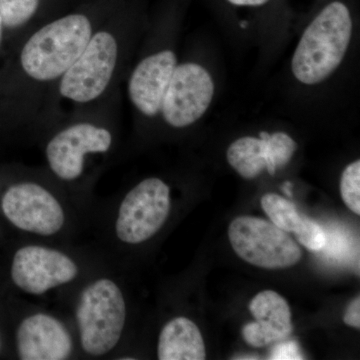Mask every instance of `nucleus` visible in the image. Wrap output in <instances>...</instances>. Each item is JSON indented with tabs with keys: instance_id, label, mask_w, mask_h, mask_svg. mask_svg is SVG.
I'll list each match as a JSON object with an SVG mask.
<instances>
[{
	"instance_id": "39448f33",
	"label": "nucleus",
	"mask_w": 360,
	"mask_h": 360,
	"mask_svg": "<svg viewBox=\"0 0 360 360\" xmlns=\"http://www.w3.org/2000/svg\"><path fill=\"white\" fill-rule=\"evenodd\" d=\"M172 210L169 186L156 177L142 180L123 198L115 234L127 245H139L162 229Z\"/></svg>"
},
{
	"instance_id": "1a4fd4ad",
	"label": "nucleus",
	"mask_w": 360,
	"mask_h": 360,
	"mask_svg": "<svg viewBox=\"0 0 360 360\" xmlns=\"http://www.w3.org/2000/svg\"><path fill=\"white\" fill-rule=\"evenodd\" d=\"M213 96L214 82L205 68L193 63L176 65L163 97V118L176 129L189 127L202 117Z\"/></svg>"
},
{
	"instance_id": "393cba45",
	"label": "nucleus",
	"mask_w": 360,
	"mask_h": 360,
	"mask_svg": "<svg viewBox=\"0 0 360 360\" xmlns=\"http://www.w3.org/2000/svg\"><path fill=\"white\" fill-rule=\"evenodd\" d=\"M2 20H1V16H0V41H1V35H2Z\"/></svg>"
},
{
	"instance_id": "7ed1b4c3",
	"label": "nucleus",
	"mask_w": 360,
	"mask_h": 360,
	"mask_svg": "<svg viewBox=\"0 0 360 360\" xmlns=\"http://www.w3.org/2000/svg\"><path fill=\"white\" fill-rule=\"evenodd\" d=\"M86 16L71 14L35 32L21 53V65L30 77L51 80L65 75L91 39Z\"/></svg>"
},
{
	"instance_id": "6ab92c4d",
	"label": "nucleus",
	"mask_w": 360,
	"mask_h": 360,
	"mask_svg": "<svg viewBox=\"0 0 360 360\" xmlns=\"http://www.w3.org/2000/svg\"><path fill=\"white\" fill-rule=\"evenodd\" d=\"M262 134L266 137L271 149L274 167L276 170L283 169L290 163L295 151L297 150V143L285 132L279 131L270 134L269 132L262 131Z\"/></svg>"
},
{
	"instance_id": "423d86ee",
	"label": "nucleus",
	"mask_w": 360,
	"mask_h": 360,
	"mask_svg": "<svg viewBox=\"0 0 360 360\" xmlns=\"http://www.w3.org/2000/svg\"><path fill=\"white\" fill-rule=\"evenodd\" d=\"M117 59V44L110 33L98 32L65 71L59 91L77 103L97 98L110 84Z\"/></svg>"
},
{
	"instance_id": "5701e85b",
	"label": "nucleus",
	"mask_w": 360,
	"mask_h": 360,
	"mask_svg": "<svg viewBox=\"0 0 360 360\" xmlns=\"http://www.w3.org/2000/svg\"><path fill=\"white\" fill-rule=\"evenodd\" d=\"M227 1L238 6H264L269 0H227Z\"/></svg>"
},
{
	"instance_id": "2eb2a0df",
	"label": "nucleus",
	"mask_w": 360,
	"mask_h": 360,
	"mask_svg": "<svg viewBox=\"0 0 360 360\" xmlns=\"http://www.w3.org/2000/svg\"><path fill=\"white\" fill-rule=\"evenodd\" d=\"M226 158L229 165L245 179H257L264 170L270 175L277 172L269 141L262 131L259 139L245 136L232 142L227 149Z\"/></svg>"
},
{
	"instance_id": "9d476101",
	"label": "nucleus",
	"mask_w": 360,
	"mask_h": 360,
	"mask_svg": "<svg viewBox=\"0 0 360 360\" xmlns=\"http://www.w3.org/2000/svg\"><path fill=\"white\" fill-rule=\"evenodd\" d=\"M112 143L108 129L90 123H78L56 134L47 144L49 167L59 179L71 181L84 172V156L106 153Z\"/></svg>"
},
{
	"instance_id": "f257e3e1",
	"label": "nucleus",
	"mask_w": 360,
	"mask_h": 360,
	"mask_svg": "<svg viewBox=\"0 0 360 360\" xmlns=\"http://www.w3.org/2000/svg\"><path fill=\"white\" fill-rule=\"evenodd\" d=\"M352 35V20L345 4L335 1L319 13L303 32L291 60L300 84H321L342 63Z\"/></svg>"
},
{
	"instance_id": "f03ea898",
	"label": "nucleus",
	"mask_w": 360,
	"mask_h": 360,
	"mask_svg": "<svg viewBox=\"0 0 360 360\" xmlns=\"http://www.w3.org/2000/svg\"><path fill=\"white\" fill-rule=\"evenodd\" d=\"M75 319L85 354L103 356L112 352L127 322V303L118 284L106 277L89 283L79 296Z\"/></svg>"
},
{
	"instance_id": "0eeeda50",
	"label": "nucleus",
	"mask_w": 360,
	"mask_h": 360,
	"mask_svg": "<svg viewBox=\"0 0 360 360\" xmlns=\"http://www.w3.org/2000/svg\"><path fill=\"white\" fill-rule=\"evenodd\" d=\"M1 210L16 229L37 236H56L65 224V212L58 198L34 182L9 187L2 198Z\"/></svg>"
},
{
	"instance_id": "f3484780",
	"label": "nucleus",
	"mask_w": 360,
	"mask_h": 360,
	"mask_svg": "<svg viewBox=\"0 0 360 360\" xmlns=\"http://www.w3.org/2000/svg\"><path fill=\"white\" fill-rule=\"evenodd\" d=\"M39 0H0V16L6 27L25 25L37 11Z\"/></svg>"
},
{
	"instance_id": "ddd939ff",
	"label": "nucleus",
	"mask_w": 360,
	"mask_h": 360,
	"mask_svg": "<svg viewBox=\"0 0 360 360\" xmlns=\"http://www.w3.org/2000/svg\"><path fill=\"white\" fill-rule=\"evenodd\" d=\"M250 311L255 321L243 326V336L251 347H267L286 340L292 333L290 304L276 291L264 290L255 295Z\"/></svg>"
},
{
	"instance_id": "f8f14e48",
	"label": "nucleus",
	"mask_w": 360,
	"mask_h": 360,
	"mask_svg": "<svg viewBox=\"0 0 360 360\" xmlns=\"http://www.w3.org/2000/svg\"><path fill=\"white\" fill-rule=\"evenodd\" d=\"M176 65L174 52L165 51L144 58L136 66L129 79V92L132 103L143 115L155 116L160 112Z\"/></svg>"
},
{
	"instance_id": "aec40b11",
	"label": "nucleus",
	"mask_w": 360,
	"mask_h": 360,
	"mask_svg": "<svg viewBox=\"0 0 360 360\" xmlns=\"http://www.w3.org/2000/svg\"><path fill=\"white\" fill-rule=\"evenodd\" d=\"M295 234L298 243L312 252L321 251L326 245V234L323 229L305 215Z\"/></svg>"
},
{
	"instance_id": "b1692460",
	"label": "nucleus",
	"mask_w": 360,
	"mask_h": 360,
	"mask_svg": "<svg viewBox=\"0 0 360 360\" xmlns=\"http://www.w3.org/2000/svg\"><path fill=\"white\" fill-rule=\"evenodd\" d=\"M291 187H292V184H291L290 182H285V184H283V191L286 195L292 196V193H291L290 191Z\"/></svg>"
},
{
	"instance_id": "4468645a",
	"label": "nucleus",
	"mask_w": 360,
	"mask_h": 360,
	"mask_svg": "<svg viewBox=\"0 0 360 360\" xmlns=\"http://www.w3.org/2000/svg\"><path fill=\"white\" fill-rule=\"evenodd\" d=\"M158 357L160 360H203L205 345L198 326L186 317H175L161 329Z\"/></svg>"
},
{
	"instance_id": "412c9836",
	"label": "nucleus",
	"mask_w": 360,
	"mask_h": 360,
	"mask_svg": "<svg viewBox=\"0 0 360 360\" xmlns=\"http://www.w3.org/2000/svg\"><path fill=\"white\" fill-rule=\"evenodd\" d=\"M300 352V348L295 343H283L272 352L270 359H302Z\"/></svg>"
},
{
	"instance_id": "a211bd4d",
	"label": "nucleus",
	"mask_w": 360,
	"mask_h": 360,
	"mask_svg": "<svg viewBox=\"0 0 360 360\" xmlns=\"http://www.w3.org/2000/svg\"><path fill=\"white\" fill-rule=\"evenodd\" d=\"M341 198L345 205L354 212L360 214V161L356 160L348 165L341 174Z\"/></svg>"
},
{
	"instance_id": "4be33fe9",
	"label": "nucleus",
	"mask_w": 360,
	"mask_h": 360,
	"mask_svg": "<svg viewBox=\"0 0 360 360\" xmlns=\"http://www.w3.org/2000/svg\"><path fill=\"white\" fill-rule=\"evenodd\" d=\"M343 321L348 326L352 328H360V298H355L354 302H350L348 305L347 311H345V316H343Z\"/></svg>"
},
{
	"instance_id": "20e7f679",
	"label": "nucleus",
	"mask_w": 360,
	"mask_h": 360,
	"mask_svg": "<svg viewBox=\"0 0 360 360\" xmlns=\"http://www.w3.org/2000/svg\"><path fill=\"white\" fill-rule=\"evenodd\" d=\"M229 238L241 259L265 269L293 266L302 257V248L288 232L255 217H239L229 225Z\"/></svg>"
},
{
	"instance_id": "9b49d317",
	"label": "nucleus",
	"mask_w": 360,
	"mask_h": 360,
	"mask_svg": "<svg viewBox=\"0 0 360 360\" xmlns=\"http://www.w3.org/2000/svg\"><path fill=\"white\" fill-rule=\"evenodd\" d=\"M15 342L18 357L22 360L68 359L73 349L72 338L65 324L42 312L20 322Z\"/></svg>"
},
{
	"instance_id": "dca6fc26",
	"label": "nucleus",
	"mask_w": 360,
	"mask_h": 360,
	"mask_svg": "<svg viewBox=\"0 0 360 360\" xmlns=\"http://www.w3.org/2000/svg\"><path fill=\"white\" fill-rule=\"evenodd\" d=\"M262 206L272 224L286 232L295 233L304 217L298 212L291 201L276 193H267L262 196Z\"/></svg>"
},
{
	"instance_id": "6e6552de",
	"label": "nucleus",
	"mask_w": 360,
	"mask_h": 360,
	"mask_svg": "<svg viewBox=\"0 0 360 360\" xmlns=\"http://www.w3.org/2000/svg\"><path fill=\"white\" fill-rule=\"evenodd\" d=\"M79 274L77 262L63 251L44 245H25L14 255L11 279L27 295H42L70 283Z\"/></svg>"
}]
</instances>
